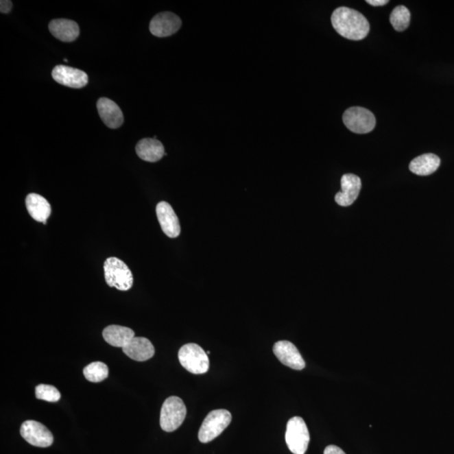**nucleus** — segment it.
<instances>
[{"mask_svg": "<svg viewBox=\"0 0 454 454\" xmlns=\"http://www.w3.org/2000/svg\"><path fill=\"white\" fill-rule=\"evenodd\" d=\"M25 206L28 213L36 222L47 224V219L51 213V204L42 195L29 193L25 199Z\"/></svg>", "mask_w": 454, "mask_h": 454, "instance_id": "obj_17", "label": "nucleus"}, {"mask_svg": "<svg viewBox=\"0 0 454 454\" xmlns=\"http://www.w3.org/2000/svg\"><path fill=\"white\" fill-rule=\"evenodd\" d=\"M156 212H157L160 226L165 235L170 238H176L180 235V221L169 203L165 201L158 203Z\"/></svg>", "mask_w": 454, "mask_h": 454, "instance_id": "obj_13", "label": "nucleus"}, {"mask_svg": "<svg viewBox=\"0 0 454 454\" xmlns=\"http://www.w3.org/2000/svg\"><path fill=\"white\" fill-rule=\"evenodd\" d=\"M11 9H12V2L9 1V0H2L0 2V11L3 14H8L10 12Z\"/></svg>", "mask_w": 454, "mask_h": 454, "instance_id": "obj_25", "label": "nucleus"}, {"mask_svg": "<svg viewBox=\"0 0 454 454\" xmlns=\"http://www.w3.org/2000/svg\"><path fill=\"white\" fill-rule=\"evenodd\" d=\"M136 152L141 159L156 163L167 155L161 141L154 139H144L136 144Z\"/></svg>", "mask_w": 454, "mask_h": 454, "instance_id": "obj_18", "label": "nucleus"}, {"mask_svg": "<svg viewBox=\"0 0 454 454\" xmlns=\"http://www.w3.org/2000/svg\"><path fill=\"white\" fill-rule=\"evenodd\" d=\"M342 121L349 131L357 134L371 132L376 125L374 115L363 107L349 108L345 111Z\"/></svg>", "mask_w": 454, "mask_h": 454, "instance_id": "obj_7", "label": "nucleus"}, {"mask_svg": "<svg viewBox=\"0 0 454 454\" xmlns=\"http://www.w3.org/2000/svg\"><path fill=\"white\" fill-rule=\"evenodd\" d=\"M273 351L277 359L285 366L292 370H302L306 367V362L301 356L299 350L289 341H280L274 346Z\"/></svg>", "mask_w": 454, "mask_h": 454, "instance_id": "obj_9", "label": "nucleus"}, {"mask_svg": "<svg viewBox=\"0 0 454 454\" xmlns=\"http://www.w3.org/2000/svg\"><path fill=\"white\" fill-rule=\"evenodd\" d=\"M187 414L184 401L178 396H170L163 403L160 414V426L167 433H172L182 425Z\"/></svg>", "mask_w": 454, "mask_h": 454, "instance_id": "obj_4", "label": "nucleus"}, {"mask_svg": "<svg viewBox=\"0 0 454 454\" xmlns=\"http://www.w3.org/2000/svg\"><path fill=\"white\" fill-rule=\"evenodd\" d=\"M178 359L186 370L193 374H206L210 368L208 355L198 344H188L178 352Z\"/></svg>", "mask_w": 454, "mask_h": 454, "instance_id": "obj_3", "label": "nucleus"}, {"mask_svg": "<svg viewBox=\"0 0 454 454\" xmlns=\"http://www.w3.org/2000/svg\"><path fill=\"white\" fill-rule=\"evenodd\" d=\"M51 75L59 84L73 88H84L88 82L87 73L84 71L64 65L55 67Z\"/></svg>", "mask_w": 454, "mask_h": 454, "instance_id": "obj_10", "label": "nucleus"}, {"mask_svg": "<svg viewBox=\"0 0 454 454\" xmlns=\"http://www.w3.org/2000/svg\"><path fill=\"white\" fill-rule=\"evenodd\" d=\"M390 21L396 31L404 32L410 25V10L404 5L397 6L390 14Z\"/></svg>", "mask_w": 454, "mask_h": 454, "instance_id": "obj_21", "label": "nucleus"}, {"mask_svg": "<svg viewBox=\"0 0 454 454\" xmlns=\"http://www.w3.org/2000/svg\"><path fill=\"white\" fill-rule=\"evenodd\" d=\"M324 454H346L344 450L341 449L339 446L335 445L327 446L324 451Z\"/></svg>", "mask_w": 454, "mask_h": 454, "instance_id": "obj_24", "label": "nucleus"}, {"mask_svg": "<svg viewBox=\"0 0 454 454\" xmlns=\"http://www.w3.org/2000/svg\"><path fill=\"white\" fill-rule=\"evenodd\" d=\"M103 337L113 347L123 348L135 337V333L128 327L112 325L104 329Z\"/></svg>", "mask_w": 454, "mask_h": 454, "instance_id": "obj_19", "label": "nucleus"}, {"mask_svg": "<svg viewBox=\"0 0 454 454\" xmlns=\"http://www.w3.org/2000/svg\"><path fill=\"white\" fill-rule=\"evenodd\" d=\"M36 397L47 402H58L60 400L61 394L53 385H39L36 388Z\"/></svg>", "mask_w": 454, "mask_h": 454, "instance_id": "obj_23", "label": "nucleus"}, {"mask_svg": "<svg viewBox=\"0 0 454 454\" xmlns=\"http://www.w3.org/2000/svg\"><path fill=\"white\" fill-rule=\"evenodd\" d=\"M331 20L335 31L344 38L360 40L366 38L370 32V25L367 19L359 11L347 7L335 10Z\"/></svg>", "mask_w": 454, "mask_h": 454, "instance_id": "obj_1", "label": "nucleus"}, {"mask_svg": "<svg viewBox=\"0 0 454 454\" xmlns=\"http://www.w3.org/2000/svg\"><path fill=\"white\" fill-rule=\"evenodd\" d=\"M21 435L28 444L38 448H47L53 442L51 431L43 424L36 420H25L22 423Z\"/></svg>", "mask_w": 454, "mask_h": 454, "instance_id": "obj_8", "label": "nucleus"}, {"mask_svg": "<svg viewBox=\"0 0 454 454\" xmlns=\"http://www.w3.org/2000/svg\"><path fill=\"white\" fill-rule=\"evenodd\" d=\"M49 31L56 38L63 43H72L80 36V27L75 21L57 19L50 22Z\"/></svg>", "mask_w": 454, "mask_h": 454, "instance_id": "obj_16", "label": "nucleus"}, {"mask_svg": "<svg viewBox=\"0 0 454 454\" xmlns=\"http://www.w3.org/2000/svg\"><path fill=\"white\" fill-rule=\"evenodd\" d=\"M84 377L92 383H99L105 381L109 375V368L106 363L94 362L84 368Z\"/></svg>", "mask_w": 454, "mask_h": 454, "instance_id": "obj_22", "label": "nucleus"}, {"mask_svg": "<svg viewBox=\"0 0 454 454\" xmlns=\"http://www.w3.org/2000/svg\"><path fill=\"white\" fill-rule=\"evenodd\" d=\"M122 350L130 359L139 362L152 359L155 353L154 345L146 337H134Z\"/></svg>", "mask_w": 454, "mask_h": 454, "instance_id": "obj_15", "label": "nucleus"}, {"mask_svg": "<svg viewBox=\"0 0 454 454\" xmlns=\"http://www.w3.org/2000/svg\"><path fill=\"white\" fill-rule=\"evenodd\" d=\"M97 109L100 118L108 128L117 129L121 128L124 122V115L121 108L113 100L100 98L97 102Z\"/></svg>", "mask_w": 454, "mask_h": 454, "instance_id": "obj_14", "label": "nucleus"}, {"mask_svg": "<svg viewBox=\"0 0 454 454\" xmlns=\"http://www.w3.org/2000/svg\"><path fill=\"white\" fill-rule=\"evenodd\" d=\"M182 21L176 14L171 12H163L157 14L151 21L150 32L158 37L172 36L180 29Z\"/></svg>", "mask_w": 454, "mask_h": 454, "instance_id": "obj_11", "label": "nucleus"}, {"mask_svg": "<svg viewBox=\"0 0 454 454\" xmlns=\"http://www.w3.org/2000/svg\"><path fill=\"white\" fill-rule=\"evenodd\" d=\"M366 2L373 6H383L389 3L388 0H367Z\"/></svg>", "mask_w": 454, "mask_h": 454, "instance_id": "obj_26", "label": "nucleus"}, {"mask_svg": "<svg viewBox=\"0 0 454 454\" xmlns=\"http://www.w3.org/2000/svg\"><path fill=\"white\" fill-rule=\"evenodd\" d=\"M285 441L290 452L304 454L310 442V433L304 420L300 416H294L287 423Z\"/></svg>", "mask_w": 454, "mask_h": 454, "instance_id": "obj_6", "label": "nucleus"}, {"mask_svg": "<svg viewBox=\"0 0 454 454\" xmlns=\"http://www.w3.org/2000/svg\"><path fill=\"white\" fill-rule=\"evenodd\" d=\"M342 191L335 196V200L341 206H351L358 199L362 182L355 174H344L341 180Z\"/></svg>", "mask_w": 454, "mask_h": 454, "instance_id": "obj_12", "label": "nucleus"}, {"mask_svg": "<svg viewBox=\"0 0 454 454\" xmlns=\"http://www.w3.org/2000/svg\"><path fill=\"white\" fill-rule=\"evenodd\" d=\"M232 422V414L224 409L212 411L204 418L199 431V440L207 444L223 433Z\"/></svg>", "mask_w": 454, "mask_h": 454, "instance_id": "obj_5", "label": "nucleus"}, {"mask_svg": "<svg viewBox=\"0 0 454 454\" xmlns=\"http://www.w3.org/2000/svg\"><path fill=\"white\" fill-rule=\"evenodd\" d=\"M107 285L121 291L132 287L133 275L126 264L117 258H109L104 263Z\"/></svg>", "mask_w": 454, "mask_h": 454, "instance_id": "obj_2", "label": "nucleus"}, {"mask_svg": "<svg viewBox=\"0 0 454 454\" xmlns=\"http://www.w3.org/2000/svg\"><path fill=\"white\" fill-rule=\"evenodd\" d=\"M441 160L437 155L427 154L412 160L409 169L419 176H427L436 172L440 166Z\"/></svg>", "mask_w": 454, "mask_h": 454, "instance_id": "obj_20", "label": "nucleus"}]
</instances>
